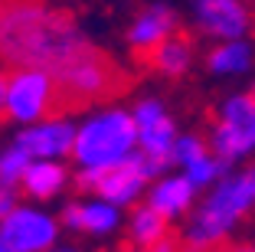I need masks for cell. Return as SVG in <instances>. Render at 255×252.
Wrapping results in <instances>:
<instances>
[{
	"label": "cell",
	"mask_w": 255,
	"mask_h": 252,
	"mask_svg": "<svg viewBox=\"0 0 255 252\" xmlns=\"http://www.w3.org/2000/svg\"><path fill=\"white\" fill-rule=\"evenodd\" d=\"M89 46L92 43L75 30L66 13L39 7L33 0H13L0 16V56L13 66L56 75Z\"/></svg>",
	"instance_id": "1"
},
{
	"label": "cell",
	"mask_w": 255,
	"mask_h": 252,
	"mask_svg": "<svg viewBox=\"0 0 255 252\" xmlns=\"http://www.w3.org/2000/svg\"><path fill=\"white\" fill-rule=\"evenodd\" d=\"M62 95V111H75L95 102H108V98L121 95L128 89V75L108 59L102 49L89 46L82 56H75L69 66H62L53 75Z\"/></svg>",
	"instance_id": "2"
},
{
	"label": "cell",
	"mask_w": 255,
	"mask_h": 252,
	"mask_svg": "<svg viewBox=\"0 0 255 252\" xmlns=\"http://www.w3.org/2000/svg\"><path fill=\"white\" fill-rule=\"evenodd\" d=\"M255 207V174H239V177L226 180L213 193L206 207L196 213L193 226L187 233V243H203V246H219L226 230L239 220L242 213Z\"/></svg>",
	"instance_id": "3"
},
{
	"label": "cell",
	"mask_w": 255,
	"mask_h": 252,
	"mask_svg": "<svg viewBox=\"0 0 255 252\" xmlns=\"http://www.w3.org/2000/svg\"><path fill=\"white\" fill-rule=\"evenodd\" d=\"M134 141H137V121L125 111H108L102 118H92L75 134L72 154L82 167H102V164H115L128 157Z\"/></svg>",
	"instance_id": "4"
},
{
	"label": "cell",
	"mask_w": 255,
	"mask_h": 252,
	"mask_svg": "<svg viewBox=\"0 0 255 252\" xmlns=\"http://www.w3.org/2000/svg\"><path fill=\"white\" fill-rule=\"evenodd\" d=\"M7 115L23 118V121L66 115L56 79L49 72H43V69H20V72H13L7 79Z\"/></svg>",
	"instance_id": "5"
},
{
	"label": "cell",
	"mask_w": 255,
	"mask_h": 252,
	"mask_svg": "<svg viewBox=\"0 0 255 252\" xmlns=\"http://www.w3.org/2000/svg\"><path fill=\"white\" fill-rule=\"evenodd\" d=\"M150 177L147 171V157L141 154H128L115 164H102V167H82L79 174V187L82 190L102 193V200L108 203H131L137 200V193L144 190V180Z\"/></svg>",
	"instance_id": "6"
},
{
	"label": "cell",
	"mask_w": 255,
	"mask_h": 252,
	"mask_svg": "<svg viewBox=\"0 0 255 252\" xmlns=\"http://www.w3.org/2000/svg\"><path fill=\"white\" fill-rule=\"evenodd\" d=\"M213 148L223 161L249 154L255 148V95H236L226 102L223 121L213 128Z\"/></svg>",
	"instance_id": "7"
},
{
	"label": "cell",
	"mask_w": 255,
	"mask_h": 252,
	"mask_svg": "<svg viewBox=\"0 0 255 252\" xmlns=\"http://www.w3.org/2000/svg\"><path fill=\"white\" fill-rule=\"evenodd\" d=\"M134 121H137V141H141V151L147 157V171L154 177L173 161V144H177L173 125L164 115L160 102H141L134 111Z\"/></svg>",
	"instance_id": "8"
},
{
	"label": "cell",
	"mask_w": 255,
	"mask_h": 252,
	"mask_svg": "<svg viewBox=\"0 0 255 252\" xmlns=\"http://www.w3.org/2000/svg\"><path fill=\"white\" fill-rule=\"evenodd\" d=\"M0 239L16 252H46L56 243V223L36 210H13L7 220H0Z\"/></svg>",
	"instance_id": "9"
},
{
	"label": "cell",
	"mask_w": 255,
	"mask_h": 252,
	"mask_svg": "<svg viewBox=\"0 0 255 252\" xmlns=\"http://www.w3.org/2000/svg\"><path fill=\"white\" fill-rule=\"evenodd\" d=\"M23 151H30L33 157H59L69 154L75 144V128L66 121H46V125L26 128V131L16 138Z\"/></svg>",
	"instance_id": "10"
},
{
	"label": "cell",
	"mask_w": 255,
	"mask_h": 252,
	"mask_svg": "<svg viewBox=\"0 0 255 252\" xmlns=\"http://www.w3.org/2000/svg\"><path fill=\"white\" fill-rule=\"evenodd\" d=\"M173 26H177L173 13L167 7H160V3L141 10V16H137L134 26H131V49H134V56L144 62L150 56V49H154L157 43H164V39L173 33Z\"/></svg>",
	"instance_id": "11"
},
{
	"label": "cell",
	"mask_w": 255,
	"mask_h": 252,
	"mask_svg": "<svg viewBox=\"0 0 255 252\" xmlns=\"http://www.w3.org/2000/svg\"><path fill=\"white\" fill-rule=\"evenodd\" d=\"M196 13H200V23L203 30H210L213 36H242L249 26V13L246 7H242L239 0H200V7H196Z\"/></svg>",
	"instance_id": "12"
},
{
	"label": "cell",
	"mask_w": 255,
	"mask_h": 252,
	"mask_svg": "<svg viewBox=\"0 0 255 252\" xmlns=\"http://www.w3.org/2000/svg\"><path fill=\"white\" fill-rule=\"evenodd\" d=\"M69 230H82V233H112L118 226V210L115 203H69L62 213Z\"/></svg>",
	"instance_id": "13"
},
{
	"label": "cell",
	"mask_w": 255,
	"mask_h": 252,
	"mask_svg": "<svg viewBox=\"0 0 255 252\" xmlns=\"http://www.w3.org/2000/svg\"><path fill=\"white\" fill-rule=\"evenodd\" d=\"M190 59H193V43H190V36L170 33L164 43H157L150 49V56L144 62H150V66L157 69V72H164V75H180V72H187Z\"/></svg>",
	"instance_id": "14"
},
{
	"label": "cell",
	"mask_w": 255,
	"mask_h": 252,
	"mask_svg": "<svg viewBox=\"0 0 255 252\" xmlns=\"http://www.w3.org/2000/svg\"><path fill=\"white\" fill-rule=\"evenodd\" d=\"M193 180L190 177H173V180H164L160 187H154V193H150V207L160 210L164 216H177L183 213V210L190 207V200H193Z\"/></svg>",
	"instance_id": "15"
},
{
	"label": "cell",
	"mask_w": 255,
	"mask_h": 252,
	"mask_svg": "<svg viewBox=\"0 0 255 252\" xmlns=\"http://www.w3.org/2000/svg\"><path fill=\"white\" fill-rule=\"evenodd\" d=\"M23 184H26V190H30L33 197L46 200V197H53V193L62 190L66 171H62L59 164H49V157H39V164H30V167H26Z\"/></svg>",
	"instance_id": "16"
},
{
	"label": "cell",
	"mask_w": 255,
	"mask_h": 252,
	"mask_svg": "<svg viewBox=\"0 0 255 252\" xmlns=\"http://www.w3.org/2000/svg\"><path fill=\"white\" fill-rule=\"evenodd\" d=\"M131 236H134L137 246H147L150 249L154 243H160V239L167 236V216L160 213V210H154V207L137 210L134 223H131Z\"/></svg>",
	"instance_id": "17"
},
{
	"label": "cell",
	"mask_w": 255,
	"mask_h": 252,
	"mask_svg": "<svg viewBox=\"0 0 255 252\" xmlns=\"http://www.w3.org/2000/svg\"><path fill=\"white\" fill-rule=\"evenodd\" d=\"M249 62H252V49H249L246 43H239V39H229L226 46H219V49L210 52V69L213 72H242V69H249Z\"/></svg>",
	"instance_id": "18"
},
{
	"label": "cell",
	"mask_w": 255,
	"mask_h": 252,
	"mask_svg": "<svg viewBox=\"0 0 255 252\" xmlns=\"http://www.w3.org/2000/svg\"><path fill=\"white\" fill-rule=\"evenodd\" d=\"M30 151H23L20 144L16 148H10V151H3L0 154V184H7V187H13V184H20L23 177H26V167H30Z\"/></svg>",
	"instance_id": "19"
},
{
	"label": "cell",
	"mask_w": 255,
	"mask_h": 252,
	"mask_svg": "<svg viewBox=\"0 0 255 252\" xmlns=\"http://www.w3.org/2000/svg\"><path fill=\"white\" fill-rule=\"evenodd\" d=\"M223 171H226L223 157H210V154H206V157H200L196 164H190V167H187V177L193 180L196 187H203V184H210V180H216Z\"/></svg>",
	"instance_id": "20"
},
{
	"label": "cell",
	"mask_w": 255,
	"mask_h": 252,
	"mask_svg": "<svg viewBox=\"0 0 255 252\" xmlns=\"http://www.w3.org/2000/svg\"><path fill=\"white\" fill-rule=\"evenodd\" d=\"M200 157H206V144L200 141V138H180V141L173 144V161L183 164V167H190V164H196Z\"/></svg>",
	"instance_id": "21"
},
{
	"label": "cell",
	"mask_w": 255,
	"mask_h": 252,
	"mask_svg": "<svg viewBox=\"0 0 255 252\" xmlns=\"http://www.w3.org/2000/svg\"><path fill=\"white\" fill-rule=\"evenodd\" d=\"M13 190H10L7 184H0V220H7L10 213H13Z\"/></svg>",
	"instance_id": "22"
},
{
	"label": "cell",
	"mask_w": 255,
	"mask_h": 252,
	"mask_svg": "<svg viewBox=\"0 0 255 252\" xmlns=\"http://www.w3.org/2000/svg\"><path fill=\"white\" fill-rule=\"evenodd\" d=\"M150 252H173V246L167 243V236H164L160 243H154V246H150Z\"/></svg>",
	"instance_id": "23"
},
{
	"label": "cell",
	"mask_w": 255,
	"mask_h": 252,
	"mask_svg": "<svg viewBox=\"0 0 255 252\" xmlns=\"http://www.w3.org/2000/svg\"><path fill=\"white\" fill-rule=\"evenodd\" d=\"M0 108H7V79L0 75Z\"/></svg>",
	"instance_id": "24"
},
{
	"label": "cell",
	"mask_w": 255,
	"mask_h": 252,
	"mask_svg": "<svg viewBox=\"0 0 255 252\" xmlns=\"http://www.w3.org/2000/svg\"><path fill=\"white\" fill-rule=\"evenodd\" d=\"M0 252H16V249H13L10 243H3V239H0Z\"/></svg>",
	"instance_id": "25"
},
{
	"label": "cell",
	"mask_w": 255,
	"mask_h": 252,
	"mask_svg": "<svg viewBox=\"0 0 255 252\" xmlns=\"http://www.w3.org/2000/svg\"><path fill=\"white\" fill-rule=\"evenodd\" d=\"M223 252H252V249H223Z\"/></svg>",
	"instance_id": "26"
},
{
	"label": "cell",
	"mask_w": 255,
	"mask_h": 252,
	"mask_svg": "<svg viewBox=\"0 0 255 252\" xmlns=\"http://www.w3.org/2000/svg\"><path fill=\"white\" fill-rule=\"evenodd\" d=\"M0 16H3V0H0Z\"/></svg>",
	"instance_id": "27"
},
{
	"label": "cell",
	"mask_w": 255,
	"mask_h": 252,
	"mask_svg": "<svg viewBox=\"0 0 255 252\" xmlns=\"http://www.w3.org/2000/svg\"><path fill=\"white\" fill-rule=\"evenodd\" d=\"M59 252H72V249H59Z\"/></svg>",
	"instance_id": "28"
}]
</instances>
